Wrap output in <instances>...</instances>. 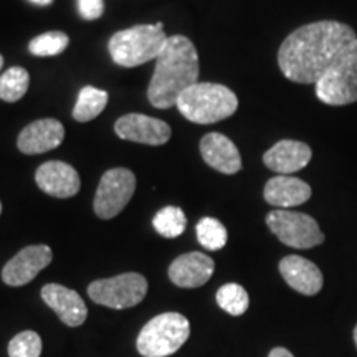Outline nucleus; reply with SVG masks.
I'll return each mask as SVG.
<instances>
[{"label": "nucleus", "mask_w": 357, "mask_h": 357, "mask_svg": "<svg viewBox=\"0 0 357 357\" xmlns=\"http://www.w3.org/2000/svg\"><path fill=\"white\" fill-rule=\"evenodd\" d=\"M354 38L352 26L337 20L303 25L281 43L278 50L281 73L289 82L316 84Z\"/></svg>", "instance_id": "f257e3e1"}, {"label": "nucleus", "mask_w": 357, "mask_h": 357, "mask_svg": "<svg viewBox=\"0 0 357 357\" xmlns=\"http://www.w3.org/2000/svg\"><path fill=\"white\" fill-rule=\"evenodd\" d=\"M199 83V55L195 45L184 35L169 37L155 58L154 75L147 88V98L158 109L177 105L178 96Z\"/></svg>", "instance_id": "f03ea898"}, {"label": "nucleus", "mask_w": 357, "mask_h": 357, "mask_svg": "<svg viewBox=\"0 0 357 357\" xmlns=\"http://www.w3.org/2000/svg\"><path fill=\"white\" fill-rule=\"evenodd\" d=\"M176 106L192 123L213 124L235 113L238 108V98L223 84L195 83L178 96Z\"/></svg>", "instance_id": "7ed1b4c3"}, {"label": "nucleus", "mask_w": 357, "mask_h": 357, "mask_svg": "<svg viewBox=\"0 0 357 357\" xmlns=\"http://www.w3.org/2000/svg\"><path fill=\"white\" fill-rule=\"evenodd\" d=\"M167 38L162 22L136 25L116 32L109 38L108 50L116 65L124 66V68H134V66L155 60L162 52Z\"/></svg>", "instance_id": "20e7f679"}, {"label": "nucleus", "mask_w": 357, "mask_h": 357, "mask_svg": "<svg viewBox=\"0 0 357 357\" xmlns=\"http://www.w3.org/2000/svg\"><path fill=\"white\" fill-rule=\"evenodd\" d=\"M190 336V323L181 312H162L147 321L137 336V352L144 357H167Z\"/></svg>", "instance_id": "39448f33"}, {"label": "nucleus", "mask_w": 357, "mask_h": 357, "mask_svg": "<svg viewBox=\"0 0 357 357\" xmlns=\"http://www.w3.org/2000/svg\"><path fill=\"white\" fill-rule=\"evenodd\" d=\"M314 86L316 96L324 105L347 106L357 102V37Z\"/></svg>", "instance_id": "423d86ee"}, {"label": "nucleus", "mask_w": 357, "mask_h": 357, "mask_svg": "<svg viewBox=\"0 0 357 357\" xmlns=\"http://www.w3.org/2000/svg\"><path fill=\"white\" fill-rule=\"evenodd\" d=\"M266 225L287 247L306 250L324 242V234L318 222L307 213L278 208L268 213Z\"/></svg>", "instance_id": "0eeeda50"}, {"label": "nucleus", "mask_w": 357, "mask_h": 357, "mask_svg": "<svg viewBox=\"0 0 357 357\" xmlns=\"http://www.w3.org/2000/svg\"><path fill=\"white\" fill-rule=\"evenodd\" d=\"M147 280L139 273H123L113 278L96 280L88 287V296L96 305L128 310L146 298Z\"/></svg>", "instance_id": "6e6552de"}, {"label": "nucleus", "mask_w": 357, "mask_h": 357, "mask_svg": "<svg viewBox=\"0 0 357 357\" xmlns=\"http://www.w3.org/2000/svg\"><path fill=\"white\" fill-rule=\"evenodd\" d=\"M136 190V176L124 167L109 169L102 174L95 194V213L102 220L114 218L123 212Z\"/></svg>", "instance_id": "1a4fd4ad"}, {"label": "nucleus", "mask_w": 357, "mask_h": 357, "mask_svg": "<svg viewBox=\"0 0 357 357\" xmlns=\"http://www.w3.org/2000/svg\"><path fill=\"white\" fill-rule=\"evenodd\" d=\"M53 253L48 245H30L22 248L2 270V280L8 287H24L35 280L43 268L52 263Z\"/></svg>", "instance_id": "9d476101"}, {"label": "nucleus", "mask_w": 357, "mask_h": 357, "mask_svg": "<svg viewBox=\"0 0 357 357\" xmlns=\"http://www.w3.org/2000/svg\"><path fill=\"white\" fill-rule=\"evenodd\" d=\"M114 131L124 141L147 146H162L171 139V126L167 123L137 113L119 118L114 124Z\"/></svg>", "instance_id": "9b49d317"}, {"label": "nucleus", "mask_w": 357, "mask_h": 357, "mask_svg": "<svg viewBox=\"0 0 357 357\" xmlns=\"http://www.w3.org/2000/svg\"><path fill=\"white\" fill-rule=\"evenodd\" d=\"M37 185L45 194L56 199H70L77 195L82 187L78 172L61 160H48L35 174Z\"/></svg>", "instance_id": "f8f14e48"}, {"label": "nucleus", "mask_w": 357, "mask_h": 357, "mask_svg": "<svg viewBox=\"0 0 357 357\" xmlns=\"http://www.w3.org/2000/svg\"><path fill=\"white\" fill-rule=\"evenodd\" d=\"M42 300L48 307L56 312L61 323L70 328L82 326L88 318V307L82 296L75 291L58 283H48L42 288Z\"/></svg>", "instance_id": "ddd939ff"}, {"label": "nucleus", "mask_w": 357, "mask_h": 357, "mask_svg": "<svg viewBox=\"0 0 357 357\" xmlns=\"http://www.w3.org/2000/svg\"><path fill=\"white\" fill-rule=\"evenodd\" d=\"M215 263L211 257L200 252H190L177 257L169 266V278L178 288L204 287L212 278Z\"/></svg>", "instance_id": "4468645a"}, {"label": "nucleus", "mask_w": 357, "mask_h": 357, "mask_svg": "<svg viewBox=\"0 0 357 357\" xmlns=\"http://www.w3.org/2000/svg\"><path fill=\"white\" fill-rule=\"evenodd\" d=\"M65 137V128L58 119L45 118L22 129L17 147L24 154H43L56 149Z\"/></svg>", "instance_id": "2eb2a0df"}, {"label": "nucleus", "mask_w": 357, "mask_h": 357, "mask_svg": "<svg viewBox=\"0 0 357 357\" xmlns=\"http://www.w3.org/2000/svg\"><path fill=\"white\" fill-rule=\"evenodd\" d=\"M280 273L294 291L314 296L323 289L324 278L316 263L298 255H288L280 261Z\"/></svg>", "instance_id": "dca6fc26"}, {"label": "nucleus", "mask_w": 357, "mask_h": 357, "mask_svg": "<svg viewBox=\"0 0 357 357\" xmlns=\"http://www.w3.org/2000/svg\"><path fill=\"white\" fill-rule=\"evenodd\" d=\"M312 158L311 147L300 141L283 139L268 149L263 154L265 166L278 174V176H289V174L305 169Z\"/></svg>", "instance_id": "f3484780"}, {"label": "nucleus", "mask_w": 357, "mask_h": 357, "mask_svg": "<svg viewBox=\"0 0 357 357\" xmlns=\"http://www.w3.org/2000/svg\"><path fill=\"white\" fill-rule=\"evenodd\" d=\"M200 154L207 166L227 176L236 174L242 169V158L234 141L220 132L205 134L200 141Z\"/></svg>", "instance_id": "a211bd4d"}, {"label": "nucleus", "mask_w": 357, "mask_h": 357, "mask_svg": "<svg viewBox=\"0 0 357 357\" xmlns=\"http://www.w3.org/2000/svg\"><path fill=\"white\" fill-rule=\"evenodd\" d=\"M311 185L291 176H276L266 182L263 197L273 207H298L311 199Z\"/></svg>", "instance_id": "6ab92c4d"}, {"label": "nucleus", "mask_w": 357, "mask_h": 357, "mask_svg": "<svg viewBox=\"0 0 357 357\" xmlns=\"http://www.w3.org/2000/svg\"><path fill=\"white\" fill-rule=\"evenodd\" d=\"M108 93L102 91V89L93 88V86H84L79 91L77 105L73 108V118L78 123H88L91 119L98 118L102 113V109L108 105Z\"/></svg>", "instance_id": "aec40b11"}, {"label": "nucleus", "mask_w": 357, "mask_h": 357, "mask_svg": "<svg viewBox=\"0 0 357 357\" xmlns=\"http://www.w3.org/2000/svg\"><path fill=\"white\" fill-rule=\"evenodd\" d=\"M30 84L29 71L22 66H12L0 75V100L15 102L25 96Z\"/></svg>", "instance_id": "412c9836"}, {"label": "nucleus", "mask_w": 357, "mask_h": 357, "mask_svg": "<svg viewBox=\"0 0 357 357\" xmlns=\"http://www.w3.org/2000/svg\"><path fill=\"white\" fill-rule=\"evenodd\" d=\"M154 230L158 231L164 238H177L185 231L187 227V217L182 208L178 207H169L160 208L153 218Z\"/></svg>", "instance_id": "4be33fe9"}, {"label": "nucleus", "mask_w": 357, "mask_h": 357, "mask_svg": "<svg viewBox=\"0 0 357 357\" xmlns=\"http://www.w3.org/2000/svg\"><path fill=\"white\" fill-rule=\"evenodd\" d=\"M195 234H197L199 243L204 248L212 250V252L222 250L227 245V240H229L225 225L212 217H204L202 220H199L197 227H195Z\"/></svg>", "instance_id": "5701e85b"}, {"label": "nucleus", "mask_w": 357, "mask_h": 357, "mask_svg": "<svg viewBox=\"0 0 357 357\" xmlns=\"http://www.w3.org/2000/svg\"><path fill=\"white\" fill-rule=\"evenodd\" d=\"M217 303L223 311L231 316H242L250 306L247 289L236 283H227L218 288Z\"/></svg>", "instance_id": "b1692460"}, {"label": "nucleus", "mask_w": 357, "mask_h": 357, "mask_svg": "<svg viewBox=\"0 0 357 357\" xmlns=\"http://www.w3.org/2000/svg\"><path fill=\"white\" fill-rule=\"evenodd\" d=\"M70 38L63 32H47L35 37L29 45V50L35 56H55L60 55L68 47Z\"/></svg>", "instance_id": "393cba45"}, {"label": "nucleus", "mask_w": 357, "mask_h": 357, "mask_svg": "<svg viewBox=\"0 0 357 357\" xmlns=\"http://www.w3.org/2000/svg\"><path fill=\"white\" fill-rule=\"evenodd\" d=\"M42 349V337L35 331H24L8 342V357H40Z\"/></svg>", "instance_id": "a878e982"}, {"label": "nucleus", "mask_w": 357, "mask_h": 357, "mask_svg": "<svg viewBox=\"0 0 357 357\" xmlns=\"http://www.w3.org/2000/svg\"><path fill=\"white\" fill-rule=\"evenodd\" d=\"M78 13L84 20H98L105 13V0H77Z\"/></svg>", "instance_id": "bb28decb"}, {"label": "nucleus", "mask_w": 357, "mask_h": 357, "mask_svg": "<svg viewBox=\"0 0 357 357\" xmlns=\"http://www.w3.org/2000/svg\"><path fill=\"white\" fill-rule=\"evenodd\" d=\"M268 357H294V356L288 349H284V347H275V349H271Z\"/></svg>", "instance_id": "cd10ccee"}, {"label": "nucleus", "mask_w": 357, "mask_h": 357, "mask_svg": "<svg viewBox=\"0 0 357 357\" xmlns=\"http://www.w3.org/2000/svg\"><path fill=\"white\" fill-rule=\"evenodd\" d=\"M30 2L35 3V6H40V7H47L50 6L53 0H30Z\"/></svg>", "instance_id": "c85d7f7f"}, {"label": "nucleus", "mask_w": 357, "mask_h": 357, "mask_svg": "<svg viewBox=\"0 0 357 357\" xmlns=\"http://www.w3.org/2000/svg\"><path fill=\"white\" fill-rule=\"evenodd\" d=\"M354 342H356V347H357V326H356V329H354Z\"/></svg>", "instance_id": "c756f323"}, {"label": "nucleus", "mask_w": 357, "mask_h": 357, "mask_svg": "<svg viewBox=\"0 0 357 357\" xmlns=\"http://www.w3.org/2000/svg\"><path fill=\"white\" fill-rule=\"evenodd\" d=\"M2 66H3V56L0 55V70H2Z\"/></svg>", "instance_id": "7c9ffc66"}, {"label": "nucleus", "mask_w": 357, "mask_h": 357, "mask_svg": "<svg viewBox=\"0 0 357 357\" xmlns=\"http://www.w3.org/2000/svg\"><path fill=\"white\" fill-rule=\"evenodd\" d=\"M0 213H2V202H0Z\"/></svg>", "instance_id": "2f4dec72"}]
</instances>
